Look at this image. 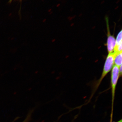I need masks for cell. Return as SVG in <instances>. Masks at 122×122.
<instances>
[{
    "instance_id": "cell-1",
    "label": "cell",
    "mask_w": 122,
    "mask_h": 122,
    "mask_svg": "<svg viewBox=\"0 0 122 122\" xmlns=\"http://www.w3.org/2000/svg\"><path fill=\"white\" fill-rule=\"evenodd\" d=\"M115 53L114 52L109 53L105 61L102 73L100 78L97 81L94 86L93 94L95 92L100 86L102 81L112 69L114 64Z\"/></svg>"
},
{
    "instance_id": "cell-2",
    "label": "cell",
    "mask_w": 122,
    "mask_h": 122,
    "mask_svg": "<svg viewBox=\"0 0 122 122\" xmlns=\"http://www.w3.org/2000/svg\"><path fill=\"white\" fill-rule=\"evenodd\" d=\"M120 77L119 67L114 65L112 69L111 73V85L112 95V107H113L115 97L116 87L117 82Z\"/></svg>"
},
{
    "instance_id": "cell-3",
    "label": "cell",
    "mask_w": 122,
    "mask_h": 122,
    "mask_svg": "<svg viewBox=\"0 0 122 122\" xmlns=\"http://www.w3.org/2000/svg\"><path fill=\"white\" fill-rule=\"evenodd\" d=\"M106 20L108 31V38L107 46L108 53H110L114 52V48L116 45V40L114 36L110 34L109 23H108V20L107 18Z\"/></svg>"
},
{
    "instance_id": "cell-4",
    "label": "cell",
    "mask_w": 122,
    "mask_h": 122,
    "mask_svg": "<svg viewBox=\"0 0 122 122\" xmlns=\"http://www.w3.org/2000/svg\"><path fill=\"white\" fill-rule=\"evenodd\" d=\"M115 54L114 64L116 66L119 67L122 65V52L115 53Z\"/></svg>"
},
{
    "instance_id": "cell-5",
    "label": "cell",
    "mask_w": 122,
    "mask_h": 122,
    "mask_svg": "<svg viewBox=\"0 0 122 122\" xmlns=\"http://www.w3.org/2000/svg\"><path fill=\"white\" fill-rule=\"evenodd\" d=\"M115 46H118L122 43V30L119 33L116 40Z\"/></svg>"
},
{
    "instance_id": "cell-6",
    "label": "cell",
    "mask_w": 122,
    "mask_h": 122,
    "mask_svg": "<svg viewBox=\"0 0 122 122\" xmlns=\"http://www.w3.org/2000/svg\"><path fill=\"white\" fill-rule=\"evenodd\" d=\"M30 115L29 114L27 117L25 119V120L23 122H28L30 119Z\"/></svg>"
},
{
    "instance_id": "cell-7",
    "label": "cell",
    "mask_w": 122,
    "mask_h": 122,
    "mask_svg": "<svg viewBox=\"0 0 122 122\" xmlns=\"http://www.w3.org/2000/svg\"><path fill=\"white\" fill-rule=\"evenodd\" d=\"M110 122H122V120L121 119L120 120H119V121L117 122H112V120H111V121Z\"/></svg>"
},
{
    "instance_id": "cell-8",
    "label": "cell",
    "mask_w": 122,
    "mask_h": 122,
    "mask_svg": "<svg viewBox=\"0 0 122 122\" xmlns=\"http://www.w3.org/2000/svg\"></svg>"
}]
</instances>
